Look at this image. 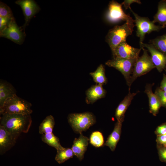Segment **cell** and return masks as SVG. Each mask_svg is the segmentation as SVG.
Segmentation results:
<instances>
[{"label":"cell","mask_w":166,"mask_h":166,"mask_svg":"<svg viewBox=\"0 0 166 166\" xmlns=\"http://www.w3.org/2000/svg\"><path fill=\"white\" fill-rule=\"evenodd\" d=\"M32 123L31 114L4 113L0 115V125L17 137L29 131Z\"/></svg>","instance_id":"obj_1"},{"label":"cell","mask_w":166,"mask_h":166,"mask_svg":"<svg viewBox=\"0 0 166 166\" xmlns=\"http://www.w3.org/2000/svg\"><path fill=\"white\" fill-rule=\"evenodd\" d=\"M133 19L125 22L122 25H117L110 29L105 37V41L111 50L121 43L126 41L127 38L131 35L135 26Z\"/></svg>","instance_id":"obj_2"},{"label":"cell","mask_w":166,"mask_h":166,"mask_svg":"<svg viewBox=\"0 0 166 166\" xmlns=\"http://www.w3.org/2000/svg\"><path fill=\"white\" fill-rule=\"evenodd\" d=\"M32 104L17 95L7 99L0 108V115L4 113L31 114Z\"/></svg>","instance_id":"obj_3"},{"label":"cell","mask_w":166,"mask_h":166,"mask_svg":"<svg viewBox=\"0 0 166 166\" xmlns=\"http://www.w3.org/2000/svg\"><path fill=\"white\" fill-rule=\"evenodd\" d=\"M129 9L135 18L134 23L137 29L136 35L139 38L141 48L146 34H150L153 31H159L164 28L161 26L155 25L153 22L151 21L148 18L139 15L134 12L131 7Z\"/></svg>","instance_id":"obj_4"},{"label":"cell","mask_w":166,"mask_h":166,"mask_svg":"<svg viewBox=\"0 0 166 166\" xmlns=\"http://www.w3.org/2000/svg\"><path fill=\"white\" fill-rule=\"evenodd\" d=\"M143 54L139 57L135 63L133 71L130 77L128 84L129 89L133 82L136 79L148 73L156 68L152 61L151 56H149L148 50L143 48Z\"/></svg>","instance_id":"obj_5"},{"label":"cell","mask_w":166,"mask_h":166,"mask_svg":"<svg viewBox=\"0 0 166 166\" xmlns=\"http://www.w3.org/2000/svg\"><path fill=\"white\" fill-rule=\"evenodd\" d=\"M68 120L75 132L80 134L87 130L96 122L94 116L89 112L70 114Z\"/></svg>","instance_id":"obj_6"},{"label":"cell","mask_w":166,"mask_h":166,"mask_svg":"<svg viewBox=\"0 0 166 166\" xmlns=\"http://www.w3.org/2000/svg\"><path fill=\"white\" fill-rule=\"evenodd\" d=\"M137 59L113 58L106 61L105 64L119 71L124 76L128 85L135 63Z\"/></svg>","instance_id":"obj_7"},{"label":"cell","mask_w":166,"mask_h":166,"mask_svg":"<svg viewBox=\"0 0 166 166\" xmlns=\"http://www.w3.org/2000/svg\"><path fill=\"white\" fill-rule=\"evenodd\" d=\"M122 5L116 1H110L106 14V18L109 23H114L121 21H127L132 19L129 14L124 13L122 8Z\"/></svg>","instance_id":"obj_8"},{"label":"cell","mask_w":166,"mask_h":166,"mask_svg":"<svg viewBox=\"0 0 166 166\" xmlns=\"http://www.w3.org/2000/svg\"><path fill=\"white\" fill-rule=\"evenodd\" d=\"M0 37H3L19 45L24 42L26 34L21 27L17 24L15 19L12 20L7 27L1 32Z\"/></svg>","instance_id":"obj_9"},{"label":"cell","mask_w":166,"mask_h":166,"mask_svg":"<svg viewBox=\"0 0 166 166\" xmlns=\"http://www.w3.org/2000/svg\"><path fill=\"white\" fill-rule=\"evenodd\" d=\"M141 49L140 48L131 46L125 41L121 43L111 51L113 58L136 59L139 57Z\"/></svg>","instance_id":"obj_10"},{"label":"cell","mask_w":166,"mask_h":166,"mask_svg":"<svg viewBox=\"0 0 166 166\" xmlns=\"http://www.w3.org/2000/svg\"><path fill=\"white\" fill-rule=\"evenodd\" d=\"M22 10L25 17V23L21 28L25 31L31 18L40 10L41 9L34 0H18L15 2Z\"/></svg>","instance_id":"obj_11"},{"label":"cell","mask_w":166,"mask_h":166,"mask_svg":"<svg viewBox=\"0 0 166 166\" xmlns=\"http://www.w3.org/2000/svg\"><path fill=\"white\" fill-rule=\"evenodd\" d=\"M146 48L150 52L153 63L158 71L161 72L166 67V56L157 50L152 44L143 43L141 46Z\"/></svg>","instance_id":"obj_12"},{"label":"cell","mask_w":166,"mask_h":166,"mask_svg":"<svg viewBox=\"0 0 166 166\" xmlns=\"http://www.w3.org/2000/svg\"><path fill=\"white\" fill-rule=\"evenodd\" d=\"M17 138L0 125V154H4L13 147Z\"/></svg>","instance_id":"obj_13"},{"label":"cell","mask_w":166,"mask_h":166,"mask_svg":"<svg viewBox=\"0 0 166 166\" xmlns=\"http://www.w3.org/2000/svg\"><path fill=\"white\" fill-rule=\"evenodd\" d=\"M139 92V91H137L136 92L132 93L130 89H129L128 94L120 103L116 109L115 116L117 121L123 123L126 110L130 105L134 97Z\"/></svg>","instance_id":"obj_14"},{"label":"cell","mask_w":166,"mask_h":166,"mask_svg":"<svg viewBox=\"0 0 166 166\" xmlns=\"http://www.w3.org/2000/svg\"><path fill=\"white\" fill-rule=\"evenodd\" d=\"M89 140L86 136L80 133L79 137L75 138L73 142L72 148L74 155L80 160L83 158L85 152L86 151L88 145Z\"/></svg>","instance_id":"obj_15"},{"label":"cell","mask_w":166,"mask_h":166,"mask_svg":"<svg viewBox=\"0 0 166 166\" xmlns=\"http://www.w3.org/2000/svg\"><path fill=\"white\" fill-rule=\"evenodd\" d=\"M106 93V91L102 85L98 84L93 85L86 92V102L88 104H93L97 100L104 97Z\"/></svg>","instance_id":"obj_16"},{"label":"cell","mask_w":166,"mask_h":166,"mask_svg":"<svg viewBox=\"0 0 166 166\" xmlns=\"http://www.w3.org/2000/svg\"><path fill=\"white\" fill-rule=\"evenodd\" d=\"M154 84V83L147 84L145 86L144 92L148 99L149 112L156 116L158 113L161 106L157 97L152 91V87Z\"/></svg>","instance_id":"obj_17"},{"label":"cell","mask_w":166,"mask_h":166,"mask_svg":"<svg viewBox=\"0 0 166 166\" xmlns=\"http://www.w3.org/2000/svg\"><path fill=\"white\" fill-rule=\"evenodd\" d=\"M16 90L13 85L7 81H0V108H2L8 98L16 95Z\"/></svg>","instance_id":"obj_18"},{"label":"cell","mask_w":166,"mask_h":166,"mask_svg":"<svg viewBox=\"0 0 166 166\" xmlns=\"http://www.w3.org/2000/svg\"><path fill=\"white\" fill-rule=\"evenodd\" d=\"M122 123L117 121L115 124L114 129L108 137L104 145L109 147L111 150L113 151L120 140L121 132Z\"/></svg>","instance_id":"obj_19"},{"label":"cell","mask_w":166,"mask_h":166,"mask_svg":"<svg viewBox=\"0 0 166 166\" xmlns=\"http://www.w3.org/2000/svg\"><path fill=\"white\" fill-rule=\"evenodd\" d=\"M155 23H158L164 28H166V0L160 1L157 6V12L152 21Z\"/></svg>","instance_id":"obj_20"},{"label":"cell","mask_w":166,"mask_h":166,"mask_svg":"<svg viewBox=\"0 0 166 166\" xmlns=\"http://www.w3.org/2000/svg\"><path fill=\"white\" fill-rule=\"evenodd\" d=\"M105 70L104 65L100 64L95 71L90 73L94 81L98 84L103 85L107 82V78L105 75Z\"/></svg>","instance_id":"obj_21"},{"label":"cell","mask_w":166,"mask_h":166,"mask_svg":"<svg viewBox=\"0 0 166 166\" xmlns=\"http://www.w3.org/2000/svg\"><path fill=\"white\" fill-rule=\"evenodd\" d=\"M55 124V122L53 117L51 115L47 116L39 126V133L42 135L52 133Z\"/></svg>","instance_id":"obj_22"},{"label":"cell","mask_w":166,"mask_h":166,"mask_svg":"<svg viewBox=\"0 0 166 166\" xmlns=\"http://www.w3.org/2000/svg\"><path fill=\"white\" fill-rule=\"evenodd\" d=\"M41 139L44 142L55 148L57 150L63 148L60 143L59 138L52 132L42 135Z\"/></svg>","instance_id":"obj_23"},{"label":"cell","mask_w":166,"mask_h":166,"mask_svg":"<svg viewBox=\"0 0 166 166\" xmlns=\"http://www.w3.org/2000/svg\"><path fill=\"white\" fill-rule=\"evenodd\" d=\"M55 157V160L59 164L63 163L73 157L74 155L71 148H63L58 150Z\"/></svg>","instance_id":"obj_24"},{"label":"cell","mask_w":166,"mask_h":166,"mask_svg":"<svg viewBox=\"0 0 166 166\" xmlns=\"http://www.w3.org/2000/svg\"><path fill=\"white\" fill-rule=\"evenodd\" d=\"M149 43L166 56V32L162 35L150 40Z\"/></svg>","instance_id":"obj_25"},{"label":"cell","mask_w":166,"mask_h":166,"mask_svg":"<svg viewBox=\"0 0 166 166\" xmlns=\"http://www.w3.org/2000/svg\"><path fill=\"white\" fill-rule=\"evenodd\" d=\"M90 143L93 146L97 148L102 146L104 143V139L102 133L97 131L93 132L90 138Z\"/></svg>","instance_id":"obj_26"},{"label":"cell","mask_w":166,"mask_h":166,"mask_svg":"<svg viewBox=\"0 0 166 166\" xmlns=\"http://www.w3.org/2000/svg\"><path fill=\"white\" fill-rule=\"evenodd\" d=\"M0 17L10 19L14 18L10 7L1 1L0 2Z\"/></svg>","instance_id":"obj_27"},{"label":"cell","mask_w":166,"mask_h":166,"mask_svg":"<svg viewBox=\"0 0 166 166\" xmlns=\"http://www.w3.org/2000/svg\"><path fill=\"white\" fill-rule=\"evenodd\" d=\"M157 97L161 106L166 109V92L160 87H157L154 93Z\"/></svg>","instance_id":"obj_28"},{"label":"cell","mask_w":166,"mask_h":166,"mask_svg":"<svg viewBox=\"0 0 166 166\" xmlns=\"http://www.w3.org/2000/svg\"><path fill=\"white\" fill-rule=\"evenodd\" d=\"M157 149L160 160L166 163V147L157 146Z\"/></svg>","instance_id":"obj_29"},{"label":"cell","mask_w":166,"mask_h":166,"mask_svg":"<svg viewBox=\"0 0 166 166\" xmlns=\"http://www.w3.org/2000/svg\"><path fill=\"white\" fill-rule=\"evenodd\" d=\"M14 18L10 19L0 17V32H2Z\"/></svg>","instance_id":"obj_30"},{"label":"cell","mask_w":166,"mask_h":166,"mask_svg":"<svg viewBox=\"0 0 166 166\" xmlns=\"http://www.w3.org/2000/svg\"><path fill=\"white\" fill-rule=\"evenodd\" d=\"M157 136L166 135V122L158 126L155 131Z\"/></svg>","instance_id":"obj_31"},{"label":"cell","mask_w":166,"mask_h":166,"mask_svg":"<svg viewBox=\"0 0 166 166\" xmlns=\"http://www.w3.org/2000/svg\"><path fill=\"white\" fill-rule=\"evenodd\" d=\"M157 146L166 147V135L157 136Z\"/></svg>","instance_id":"obj_32"},{"label":"cell","mask_w":166,"mask_h":166,"mask_svg":"<svg viewBox=\"0 0 166 166\" xmlns=\"http://www.w3.org/2000/svg\"><path fill=\"white\" fill-rule=\"evenodd\" d=\"M134 3H136L140 4H141V2L139 0H125L121 3V4L124 8L127 10L129 9L130 7V5Z\"/></svg>","instance_id":"obj_33"},{"label":"cell","mask_w":166,"mask_h":166,"mask_svg":"<svg viewBox=\"0 0 166 166\" xmlns=\"http://www.w3.org/2000/svg\"><path fill=\"white\" fill-rule=\"evenodd\" d=\"M160 88L163 91L166 92V75L163 74L162 79L160 82Z\"/></svg>","instance_id":"obj_34"},{"label":"cell","mask_w":166,"mask_h":166,"mask_svg":"<svg viewBox=\"0 0 166 166\" xmlns=\"http://www.w3.org/2000/svg\"><path fill=\"white\" fill-rule=\"evenodd\" d=\"M166 73V67H165V68L164 69Z\"/></svg>","instance_id":"obj_35"}]
</instances>
